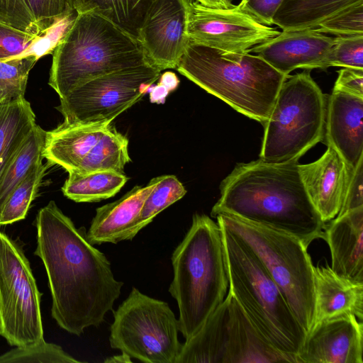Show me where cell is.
Returning a JSON list of instances; mask_svg holds the SVG:
<instances>
[{
    "mask_svg": "<svg viewBox=\"0 0 363 363\" xmlns=\"http://www.w3.org/2000/svg\"><path fill=\"white\" fill-rule=\"evenodd\" d=\"M77 14V11H74L56 18L50 26L33 40L24 51L13 58L33 56L38 60L44 55L53 53L72 26Z\"/></svg>",
    "mask_w": 363,
    "mask_h": 363,
    "instance_id": "836d02e7",
    "label": "cell"
},
{
    "mask_svg": "<svg viewBox=\"0 0 363 363\" xmlns=\"http://www.w3.org/2000/svg\"><path fill=\"white\" fill-rule=\"evenodd\" d=\"M68 173L62 191L67 198L78 203L97 202L113 197L128 180L124 173L113 171Z\"/></svg>",
    "mask_w": 363,
    "mask_h": 363,
    "instance_id": "484cf974",
    "label": "cell"
},
{
    "mask_svg": "<svg viewBox=\"0 0 363 363\" xmlns=\"http://www.w3.org/2000/svg\"><path fill=\"white\" fill-rule=\"evenodd\" d=\"M289 362L261 337L228 291L201 328L186 340L175 363Z\"/></svg>",
    "mask_w": 363,
    "mask_h": 363,
    "instance_id": "9c48e42d",
    "label": "cell"
},
{
    "mask_svg": "<svg viewBox=\"0 0 363 363\" xmlns=\"http://www.w3.org/2000/svg\"><path fill=\"white\" fill-rule=\"evenodd\" d=\"M74 11L73 0H0V22L38 36L56 18Z\"/></svg>",
    "mask_w": 363,
    "mask_h": 363,
    "instance_id": "603a6c76",
    "label": "cell"
},
{
    "mask_svg": "<svg viewBox=\"0 0 363 363\" xmlns=\"http://www.w3.org/2000/svg\"><path fill=\"white\" fill-rule=\"evenodd\" d=\"M37 61L33 56L0 60V104L24 97L30 71Z\"/></svg>",
    "mask_w": 363,
    "mask_h": 363,
    "instance_id": "1f68e13d",
    "label": "cell"
},
{
    "mask_svg": "<svg viewBox=\"0 0 363 363\" xmlns=\"http://www.w3.org/2000/svg\"><path fill=\"white\" fill-rule=\"evenodd\" d=\"M334 38L315 28L282 31L248 51L284 75L296 69H326Z\"/></svg>",
    "mask_w": 363,
    "mask_h": 363,
    "instance_id": "2e32d148",
    "label": "cell"
},
{
    "mask_svg": "<svg viewBox=\"0 0 363 363\" xmlns=\"http://www.w3.org/2000/svg\"><path fill=\"white\" fill-rule=\"evenodd\" d=\"M363 206V160L350 172L338 215Z\"/></svg>",
    "mask_w": 363,
    "mask_h": 363,
    "instance_id": "74e56055",
    "label": "cell"
},
{
    "mask_svg": "<svg viewBox=\"0 0 363 363\" xmlns=\"http://www.w3.org/2000/svg\"><path fill=\"white\" fill-rule=\"evenodd\" d=\"M183 0H153L138 29L146 62L162 71L176 69L189 40Z\"/></svg>",
    "mask_w": 363,
    "mask_h": 363,
    "instance_id": "5bb4252c",
    "label": "cell"
},
{
    "mask_svg": "<svg viewBox=\"0 0 363 363\" xmlns=\"http://www.w3.org/2000/svg\"><path fill=\"white\" fill-rule=\"evenodd\" d=\"M152 1L73 0V5L77 13H99L137 38L144 16Z\"/></svg>",
    "mask_w": 363,
    "mask_h": 363,
    "instance_id": "f1b7e54d",
    "label": "cell"
},
{
    "mask_svg": "<svg viewBox=\"0 0 363 363\" xmlns=\"http://www.w3.org/2000/svg\"><path fill=\"white\" fill-rule=\"evenodd\" d=\"M41 295L23 249L0 231V335L11 346L44 340Z\"/></svg>",
    "mask_w": 363,
    "mask_h": 363,
    "instance_id": "8fae6325",
    "label": "cell"
},
{
    "mask_svg": "<svg viewBox=\"0 0 363 363\" xmlns=\"http://www.w3.org/2000/svg\"><path fill=\"white\" fill-rule=\"evenodd\" d=\"M196 1L201 5L211 9H231L234 7L233 0H191Z\"/></svg>",
    "mask_w": 363,
    "mask_h": 363,
    "instance_id": "60d3db41",
    "label": "cell"
},
{
    "mask_svg": "<svg viewBox=\"0 0 363 363\" xmlns=\"http://www.w3.org/2000/svg\"><path fill=\"white\" fill-rule=\"evenodd\" d=\"M46 131L35 125L0 174V209L12 189L43 159Z\"/></svg>",
    "mask_w": 363,
    "mask_h": 363,
    "instance_id": "83f0119b",
    "label": "cell"
},
{
    "mask_svg": "<svg viewBox=\"0 0 363 363\" xmlns=\"http://www.w3.org/2000/svg\"><path fill=\"white\" fill-rule=\"evenodd\" d=\"M316 28L320 33L337 36L363 35V1L325 19Z\"/></svg>",
    "mask_w": 363,
    "mask_h": 363,
    "instance_id": "e575fe53",
    "label": "cell"
},
{
    "mask_svg": "<svg viewBox=\"0 0 363 363\" xmlns=\"http://www.w3.org/2000/svg\"><path fill=\"white\" fill-rule=\"evenodd\" d=\"M160 76L161 71L147 63L105 74L60 98L56 108L67 123L112 122L140 101Z\"/></svg>",
    "mask_w": 363,
    "mask_h": 363,
    "instance_id": "7c38bea8",
    "label": "cell"
},
{
    "mask_svg": "<svg viewBox=\"0 0 363 363\" xmlns=\"http://www.w3.org/2000/svg\"><path fill=\"white\" fill-rule=\"evenodd\" d=\"M299 174L313 206L326 223L339 213L350 178V169L336 150L328 145L316 161L299 164Z\"/></svg>",
    "mask_w": 363,
    "mask_h": 363,
    "instance_id": "e0dca14e",
    "label": "cell"
},
{
    "mask_svg": "<svg viewBox=\"0 0 363 363\" xmlns=\"http://www.w3.org/2000/svg\"><path fill=\"white\" fill-rule=\"evenodd\" d=\"M325 115V96L310 72L289 75L263 124L259 158L275 163L298 161L323 140Z\"/></svg>",
    "mask_w": 363,
    "mask_h": 363,
    "instance_id": "ba28073f",
    "label": "cell"
},
{
    "mask_svg": "<svg viewBox=\"0 0 363 363\" xmlns=\"http://www.w3.org/2000/svg\"><path fill=\"white\" fill-rule=\"evenodd\" d=\"M363 69V35L334 38L328 67Z\"/></svg>",
    "mask_w": 363,
    "mask_h": 363,
    "instance_id": "d590c367",
    "label": "cell"
},
{
    "mask_svg": "<svg viewBox=\"0 0 363 363\" xmlns=\"http://www.w3.org/2000/svg\"><path fill=\"white\" fill-rule=\"evenodd\" d=\"M113 315L111 348L145 363H175L182 344L178 319L167 303L133 287Z\"/></svg>",
    "mask_w": 363,
    "mask_h": 363,
    "instance_id": "30bf717a",
    "label": "cell"
},
{
    "mask_svg": "<svg viewBox=\"0 0 363 363\" xmlns=\"http://www.w3.org/2000/svg\"><path fill=\"white\" fill-rule=\"evenodd\" d=\"M314 325L344 314L362 320L363 282L340 276L328 264L318 265L314 267Z\"/></svg>",
    "mask_w": 363,
    "mask_h": 363,
    "instance_id": "ffe728a7",
    "label": "cell"
},
{
    "mask_svg": "<svg viewBox=\"0 0 363 363\" xmlns=\"http://www.w3.org/2000/svg\"><path fill=\"white\" fill-rule=\"evenodd\" d=\"M129 162L128 140L111 124L79 167L72 172L80 174L98 171L124 173V167Z\"/></svg>",
    "mask_w": 363,
    "mask_h": 363,
    "instance_id": "4316f807",
    "label": "cell"
},
{
    "mask_svg": "<svg viewBox=\"0 0 363 363\" xmlns=\"http://www.w3.org/2000/svg\"><path fill=\"white\" fill-rule=\"evenodd\" d=\"M36 37L0 22V60L13 58L24 51Z\"/></svg>",
    "mask_w": 363,
    "mask_h": 363,
    "instance_id": "8d00e7d4",
    "label": "cell"
},
{
    "mask_svg": "<svg viewBox=\"0 0 363 363\" xmlns=\"http://www.w3.org/2000/svg\"><path fill=\"white\" fill-rule=\"evenodd\" d=\"M176 69L238 112L262 125L289 76L257 55L225 52L190 42Z\"/></svg>",
    "mask_w": 363,
    "mask_h": 363,
    "instance_id": "277c9868",
    "label": "cell"
},
{
    "mask_svg": "<svg viewBox=\"0 0 363 363\" xmlns=\"http://www.w3.org/2000/svg\"><path fill=\"white\" fill-rule=\"evenodd\" d=\"M52 54L48 84L60 98L94 77L147 63L137 38L94 12L77 13Z\"/></svg>",
    "mask_w": 363,
    "mask_h": 363,
    "instance_id": "8992f818",
    "label": "cell"
},
{
    "mask_svg": "<svg viewBox=\"0 0 363 363\" xmlns=\"http://www.w3.org/2000/svg\"><path fill=\"white\" fill-rule=\"evenodd\" d=\"M337 72L333 91L363 97V69L343 67Z\"/></svg>",
    "mask_w": 363,
    "mask_h": 363,
    "instance_id": "ab89813d",
    "label": "cell"
},
{
    "mask_svg": "<svg viewBox=\"0 0 363 363\" xmlns=\"http://www.w3.org/2000/svg\"><path fill=\"white\" fill-rule=\"evenodd\" d=\"M35 124V113L24 97L0 104V174Z\"/></svg>",
    "mask_w": 363,
    "mask_h": 363,
    "instance_id": "d4e9b609",
    "label": "cell"
},
{
    "mask_svg": "<svg viewBox=\"0 0 363 363\" xmlns=\"http://www.w3.org/2000/svg\"><path fill=\"white\" fill-rule=\"evenodd\" d=\"M331 268L356 282H363V206L337 215L325 225Z\"/></svg>",
    "mask_w": 363,
    "mask_h": 363,
    "instance_id": "d6986e66",
    "label": "cell"
},
{
    "mask_svg": "<svg viewBox=\"0 0 363 363\" xmlns=\"http://www.w3.org/2000/svg\"><path fill=\"white\" fill-rule=\"evenodd\" d=\"M169 292L179 308V330L187 340L196 334L228 294L229 281L221 229L204 214L192 223L171 257Z\"/></svg>",
    "mask_w": 363,
    "mask_h": 363,
    "instance_id": "3957f363",
    "label": "cell"
},
{
    "mask_svg": "<svg viewBox=\"0 0 363 363\" xmlns=\"http://www.w3.org/2000/svg\"><path fill=\"white\" fill-rule=\"evenodd\" d=\"M217 223L242 241L279 287L306 335L315 321L314 266L308 247L297 238L228 213Z\"/></svg>",
    "mask_w": 363,
    "mask_h": 363,
    "instance_id": "52a82bcc",
    "label": "cell"
},
{
    "mask_svg": "<svg viewBox=\"0 0 363 363\" xmlns=\"http://www.w3.org/2000/svg\"><path fill=\"white\" fill-rule=\"evenodd\" d=\"M105 363H132L131 357L125 352L121 354L107 357L104 361Z\"/></svg>",
    "mask_w": 363,
    "mask_h": 363,
    "instance_id": "b9f144b4",
    "label": "cell"
},
{
    "mask_svg": "<svg viewBox=\"0 0 363 363\" xmlns=\"http://www.w3.org/2000/svg\"><path fill=\"white\" fill-rule=\"evenodd\" d=\"M50 166L48 162L43 164V160H40L12 189L0 209V225L11 224L26 218Z\"/></svg>",
    "mask_w": 363,
    "mask_h": 363,
    "instance_id": "f546056e",
    "label": "cell"
},
{
    "mask_svg": "<svg viewBox=\"0 0 363 363\" xmlns=\"http://www.w3.org/2000/svg\"><path fill=\"white\" fill-rule=\"evenodd\" d=\"M186 35L190 43L230 52L249 50L280 31L257 21L239 3L231 9H211L183 0Z\"/></svg>",
    "mask_w": 363,
    "mask_h": 363,
    "instance_id": "4fadbf2b",
    "label": "cell"
},
{
    "mask_svg": "<svg viewBox=\"0 0 363 363\" xmlns=\"http://www.w3.org/2000/svg\"><path fill=\"white\" fill-rule=\"evenodd\" d=\"M297 363H363V323L344 314L315 323L306 335Z\"/></svg>",
    "mask_w": 363,
    "mask_h": 363,
    "instance_id": "9a60e30c",
    "label": "cell"
},
{
    "mask_svg": "<svg viewBox=\"0 0 363 363\" xmlns=\"http://www.w3.org/2000/svg\"><path fill=\"white\" fill-rule=\"evenodd\" d=\"M219 226L228 291L264 341L289 362L297 363L306 333L286 298L257 257L238 238Z\"/></svg>",
    "mask_w": 363,
    "mask_h": 363,
    "instance_id": "5b68a950",
    "label": "cell"
},
{
    "mask_svg": "<svg viewBox=\"0 0 363 363\" xmlns=\"http://www.w3.org/2000/svg\"><path fill=\"white\" fill-rule=\"evenodd\" d=\"M298 165L260 158L238 164L221 182L211 216L228 213L290 234L308 247L323 238L325 223L308 196Z\"/></svg>",
    "mask_w": 363,
    "mask_h": 363,
    "instance_id": "7a4b0ae2",
    "label": "cell"
},
{
    "mask_svg": "<svg viewBox=\"0 0 363 363\" xmlns=\"http://www.w3.org/2000/svg\"><path fill=\"white\" fill-rule=\"evenodd\" d=\"M111 124L109 121L63 122L54 130L46 131L42 155L52 165L58 164L67 172H72L79 167Z\"/></svg>",
    "mask_w": 363,
    "mask_h": 363,
    "instance_id": "7402d4cb",
    "label": "cell"
},
{
    "mask_svg": "<svg viewBox=\"0 0 363 363\" xmlns=\"http://www.w3.org/2000/svg\"><path fill=\"white\" fill-rule=\"evenodd\" d=\"M283 0H240L244 10L259 23L270 26Z\"/></svg>",
    "mask_w": 363,
    "mask_h": 363,
    "instance_id": "f35d334b",
    "label": "cell"
},
{
    "mask_svg": "<svg viewBox=\"0 0 363 363\" xmlns=\"http://www.w3.org/2000/svg\"><path fill=\"white\" fill-rule=\"evenodd\" d=\"M186 193L174 175L160 176L158 182L144 201L140 214L131 224L125 240H131L163 210L181 199Z\"/></svg>",
    "mask_w": 363,
    "mask_h": 363,
    "instance_id": "4dcf8cb0",
    "label": "cell"
},
{
    "mask_svg": "<svg viewBox=\"0 0 363 363\" xmlns=\"http://www.w3.org/2000/svg\"><path fill=\"white\" fill-rule=\"evenodd\" d=\"M363 0H283L273 20L283 31L315 28L321 22Z\"/></svg>",
    "mask_w": 363,
    "mask_h": 363,
    "instance_id": "cb8c5ba5",
    "label": "cell"
},
{
    "mask_svg": "<svg viewBox=\"0 0 363 363\" xmlns=\"http://www.w3.org/2000/svg\"><path fill=\"white\" fill-rule=\"evenodd\" d=\"M0 363H82L60 345L43 340L23 347H15L0 355Z\"/></svg>",
    "mask_w": 363,
    "mask_h": 363,
    "instance_id": "d6a6232c",
    "label": "cell"
},
{
    "mask_svg": "<svg viewBox=\"0 0 363 363\" xmlns=\"http://www.w3.org/2000/svg\"><path fill=\"white\" fill-rule=\"evenodd\" d=\"M35 223L34 254L46 270L52 318L77 336L99 327L113 311L123 282L114 278L106 255L89 242L86 228H77L54 201L39 210Z\"/></svg>",
    "mask_w": 363,
    "mask_h": 363,
    "instance_id": "6da1fadb",
    "label": "cell"
},
{
    "mask_svg": "<svg viewBox=\"0 0 363 363\" xmlns=\"http://www.w3.org/2000/svg\"><path fill=\"white\" fill-rule=\"evenodd\" d=\"M326 105L327 143L354 170L363 160V97L333 90Z\"/></svg>",
    "mask_w": 363,
    "mask_h": 363,
    "instance_id": "ac0fdd59",
    "label": "cell"
},
{
    "mask_svg": "<svg viewBox=\"0 0 363 363\" xmlns=\"http://www.w3.org/2000/svg\"><path fill=\"white\" fill-rule=\"evenodd\" d=\"M159 179L153 178L145 186H135L116 201L96 208L86 231L89 242L94 245L125 240L127 230L138 217L145 200Z\"/></svg>",
    "mask_w": 363,
    "mask_h": 363,
    "instance_id": "44dd1931",
    "label": "cell"
}]
</instances>
